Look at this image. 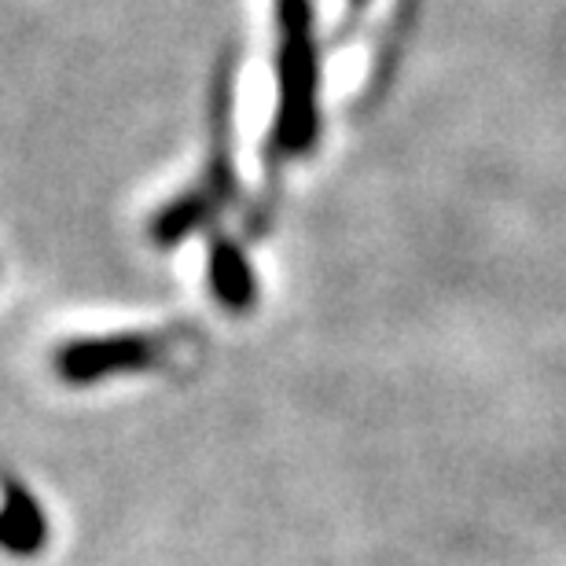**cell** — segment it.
I'll return each instance as SVG.
<instances>
[{
    "label": "cell",
    "mask_w": 566,
    "mask_h": 566,
    "mask_svg": "<svg viewBox=\"0 0 566 566\" xmlns=\"http://www.w3.org/2000/svg\"><path fill=\"white\" fill-rule=\"evenodd\" d=\"M276 126L273 155L302 158L321 137V49L313 38L310 0H276Z\"/></svg>",
    "instance_id": "6da1fadb"
},
{
    "label": "cell",
    "mask_w": 566,
    "mask_h": 566,
    "mask_svg": "<svg viewBox=\"0 0 566 566\" xmlns=\"http://www.w3.org/2000/svg\"><path fill=\"white\" fill-rule=\"evenodd\" d=\"M213 140H210V158L202 177L191 185L185 196L169 199L163 210L155 213L151 221V240L158 247H174L185 235L199 232L202 224L218 218L221 207H229L235 199V188H240V177H235L232 166V66L221 63L218 77H213Z\"/></svg>",
    "instance_id": "7a4b0ae2"
},
{
    "label": "cell",
    "mask_w": 566,
    "mask_h": 566,
    "mask_svg": "<svg viewBox=\"0 0 566 566\" xmlns=\"http://www.w3.org/2000/svg\"><path fill=\"white\" fill-rule=\"evenodd\" d=\"M191 346L188 332L166 327V332H129V335H104V338H77L55 354V376L71 387H88L111 376H129V371H151L180 360Z\"/></svg>",
    "instance_id": "3957f363"
},
{
    "label": "cell",
    "mask_w": 566,
    "mask_h": 566,
    "mask_svg": "<svg viewBox=\"0 0 566 566\" xmlns=\"http://www.w3.org/2000/svg\"><path fill=\"white\" fill-rule=\"evenodd\" d=\"M210 291L221 302V310L229 313H247L258 302L254 269L247 262L243 247L224 240V235H213L210 243Z\"/></svg>",
    "instance_id": "277c9868"
},
{
    "label": "cell",
    "mask_w": 566,
    "mask_h": 566,
    "mask_svg": "<svg viewBox=\"0 0 566 566\" xmlns=\"http://www.w3.org/2000/svg\"><path fill=\"white\" fill-rule=\"evenodd\" d=\"M44 541H49V518H44L41 504L11 479L4 507V548L11 556H38Z\"/></svg>",
    "instance_id": "5b68a950"
}]
</instances>
